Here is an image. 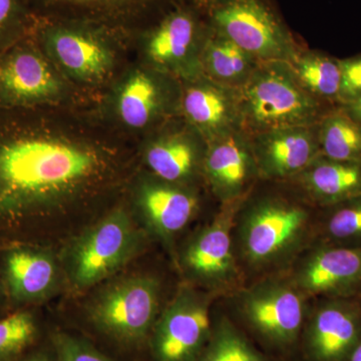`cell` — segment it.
<instances>
[{"label":"cell","mask_w":361,"mask_h":361,"mask_svg":"<svg viewBox=\"0 0 361 361\" xmlns=\"http://www.w3.org/2000/svg\"><path fill=\"white\" fill-rule=\"evenodd\" d=\"M243 200L219 204L212 219L196 230L180 248L177 259L184 283L223 299L245 286L233 238L235 218Z\"/></svg>","instance_id":"obj_5"},{"label":"cell","mask_w":361,"mask_h":361,"mask_svg":"<svg viewBox=\"0 0 361 361\" xmlns=\"http://www.w3.org/2000/svg\"><path fill=\"white\" fill-rule=\"evenodd\" d=\"M194 1L199 8L203 9V11H205L207 7L210 6L211 2H212L213 0H194Z\"/></svg>","instance_id":"obj_35"},{"label":"cell","mask_w":361,"mask_h":361,"mask_svg":"<svg viewBox=\"0 0 361 361\" xmlns=\"http://www.w3.org/2000/svg\"><path fill=\"white\" fill-rule=\"evenodd\" d=\"M239 96L242 127L249 135L315 126L336 106L311 96L286 61L259 63Z\"/></svg>","instance_id":"obj_3"},{"label":"cell","mask_w":361,"mask_h":361,"mask_svg":"<svg viewBox=\"0 0 361 361\" xmlns=\"http://www.w3.org/2000/svg\"><path fill=\"white\" fill-rule=\"evenodd\" d=\"M0 249V273L6 295L13 303H37L51 295L59 278L51 252L21 242Z\"/></svg>","instance_id":"obj_16"},{"label":"cell","mask_w":361,"mask_h":361,"mask_svg":"<svg viewBox=\"0 0 361 361\" xmlns=\"http://www.w3.org/2000/svg\"><path fill=\"white\" fill-rule=\"evenodd\" d=\"M260 180L251 137L245 130L208 142L203 182L219 204L245 198Z\"/></svg>","instance_id":"obj_13"},{"label":"cell","mask_w":361,"mask_h":361,"mask_svg":"<svg viewBox=\"0 0 361 361\" xmlns=\"http://www.w3.org/2000/svg\"><path fill=\"white\" fill-rule=\"evenodd\" d=\"M341 70L338 106L353 104L361 97V54L353 58L339 59Z\"/></svg>","instance_id":"obj_31"},{"label":"cell","mask_w":361,"mask_h":361,"mask_svg":"<svg viewBox=\"0 0 361 361\" xmlns=\"http://www.w3.org/2000/svg\"><path fill=\"white\" fill-rule=\"evenodd\" d=\"M23 361H49L47 358H44V356L35 355L32 356V357L25 358Z\"/></svg>","instance_id":"obj_37"},{"label":"cell","mask_w":361,"mask_h":361,"mask_svg":"<svg viewBox=\"0 0 361 361\" xmlns=\"http://www.w3.org/2000/svg\"><path fill=\"white\" fill-rule=\"evenodd\" d=\"M184 82L180 115L207 142L243 130L239 90L213 82L202 73Z\"/></svg>","instance_id":"obj_14"},{"label":"cell","mask_w":361,"mask_h":361,"mask_svg":"<svg viewBox=\"0 0 361 361\" xmlns=\"http://www.w3.org/2000/svg\"><path fill=\"white\" fill-rule=\"evenodd\" d=\"M289 185L316 208L334 205L361 195V161L319 156Z\"/></svg>","instance_id":"obj_21"},{"label":"cell","mask_w":361,"mask_h":361,"mask_svg":"<svg viewBox=\"0 0 361 361\" xmlns=\"http://www.w3.org/2000/svg\"><path fill=\"white\" fill-rule=\"evenodd\" d=\"M4 297H7L6 288H4V281H2L1 273H0V303L4 300Z\"/></svg>","instance_id":"obj_36"},{"label":"cell","mask_w":361,"mask_h":361,"mask_svg":"<svg viewBox=\"0 0 361 361\" xmlns=\"http://www.w3.org/2000/svg\"><path fill=\"white\" fill-rule=\"evenodd\" d=\"M224 300L252 334L278 350L300 343L312 301L285 273L246 284Z\"/></svg>","instance_id":"obj_4"},{"label":"cell","mask_w":361,"mask_h":361,"mask_svg":"<svg viewBox=\"0 0 361 361\" xmlns=\"http://www.w3.org/2000/svg\"><path fill=\"white\" fill-rule=\"evenodd\" d=\"M345 361H361V336Z\"/></svg>","instance_id":"obj_34"},{"label":"cell","mask_w":361,"mask_h":361,"mask_svg":"<svg viewBox=\"0 0 361 361\" xmlns=\"http://www.w3.org/2000/svg\"><path fill=\"white\" fill-rule=\"evenodd\" d=\"M289 65L311 96L330 106H338L341 82L339 59L303 47Z\"/></svg>","instance_id":"obj_24"},{"label":"cell","mask_w":361,"mask_h":361,"mask_svg":"<svg viewBox=\"0 0 361 361\" xmlns=\"http://www.w3.org/2000/svg\"><path fill=\"white\" fill-rule=\"evenodd\" d=\"M249 135L259 176L264 182H288L322 156L318 123Z\"/></svg>","instance_id":"obj_15"},{"label":"cell","mask_w":361,"mask_h":361,"mask_svg":"<svg viewBox=\"0 0 361 361\" xmlns=\"http://www.w3.org/2000/svg\"><path fill=\"white\" fill-rule=\"evenodd\" d=\"M361 336V299L311 301L301 336L310 361H345Z\"/></svg>","instance_id":"obj_12"},{"label":"cell","mask_w":361,"mask_h":361,"mask_svg":"<svg viewBox=\"0 0 361 361\" xmlns=\"http://www.w3.org/2000/svg\"><path fill=\"white\" fill-rule=\"evenodd\" d=\"M61 84L37 51L18 45L0 54V102L28 106L56 97Z\"/></svg>","instance_id":"obj_19"},{"label":"cell","mask_w":361,"mask_h":361,"mask_svg":"<svg viewBox=\"0 0 361 361\" xmlns=\"http://www.w3.org/2000/svg\"><path fill=\"white\" fill-rule=\"evenodd\" d=\"M37 1L42 8L77 9L94 13H126L135 7L148 6L154 0H26V4Z\"/></svg>","instance_id":"obj_29"},{"label":"cell","mask_w":361,"mask_h":361,"mask_svg":"<svg viewBox=\"0 0 361 361\" xmlns=\"http://www.w3.org/2000/svg\"><path fill=\"white\" fill-rule=\"evenodd\" d=\"M222 299L193 285H180L154 327L158 360H196L212 334L213 307Z\"/></svg>","instance_id":"obj_7"},{"label":"cell","mask_w":361,"mask_h":361,"mask_svg":"<svg viewBox=\"0 0 361 361\" xmlns=\"http://www.w3.org/2000/svg\"><path fill=\"white\" fill-rule=\"evenodd\" d=\"M285 274L310 300L361 299V249L312 245Z\"/></svg>","instance_id":"obj_11"},{"label":"cell","mask_w":361,"mask_h":361,"mask_svg":"<svg viewBox=\"0 0 361 361\" xmlns=\"http://www.w3.org/2000/svg\"><path fill=\"white\" fill-rule=\"evenodd\" d=\"M318 208L288 183L260 180L235 218V252L246 284L286 272L314 244Z\"/></svg>","instance_id":"obj_2"},{"label":"cell","mask_w":361,"mask_h":361,"mask_svg":"<svg viewBox=\"0 0 361 361\" xmlns=\"http://www.w3.org/2000/svg\"><path fill=\"white\" fill-rule=\"evenodd\" d=\"M161 281L152 274L125 278L106 287L90 305L92 322L125 341L145 338L161 311Z\"/></svg>","instance_id":"obj_9"},{"label":"cell","mask_w":361,"mask_h":361,"mask_svg":"<svg viewBox=\"0 0 361 361\" xmlns=\"http://www.w3.org/2000/svg\"><path fill=\"white\" fill-rule=\"evenodd\" d=\"M193 8L176 4L149 32L146 52L154 66L166 75L184 80L201 75L202 47L209 32Z\"/></svg>","instance_id":"obj_10"},{"label":"cell","mask_w":361,"mask_h":361,"mask_svg":"<svg viewBox=\"0 0 361 361\" xmlns=\"http://www.w3.org/2000/svg\"><path fill=\"white\" fill-rule=\"evenodd\" d=\"M92 149L32 130L0 133V231L25 227L96 177Z\"/></svg>","instance_id":"obj_1"},{"label":"cell","mask_w":361,"mask_h":361,"mask_svg":"<svg viewBox=\"0 0 361 361\" xmlns=\"http://www.w3.org/2000/svg\"><path fill=\"white\" fill-rule=\"evenodd\" d=\"M207 147L205 137L187 122L183 129L164 133L149 142L145 161L158 179L195 186L197 180H203Z\"/></svg>","instance_id":"obj_20"},{"label":"cell","mask_w":361,"mask_h":361,"mask_svg":"<svg viewBox=\"0 0 361 361\" xmlns=\"http://www.w3.org/2000/svg\"><path fill=\"white\" fill-rule=\"evenodd\" d=\"M27 8L26 0H0V49L23 32Z\"/></svg>","instance_id":"obj_30"},{"label":"cell","mask_w":361,"mask_h":361,"mask_svg":"<svg viewBox=\"0 0 361 361\" xmlns=\"http://www.w3.org/2000/svg\"><path fill=\"white\" fill-rule=\"evenodd\" d=\"M322 156L334 160L361 161V123L341 106L318 123Z\"/></svg>","instance_id":"obj_26"},{"label":"cell","mask_w":361,"mask_h":361,"mask_svg":"<svg viewBox=\"0 0 361 361\" xmlns=\"http://www.w3.org/2000/svg\"><path fill=\"white\" fill-rule=\"evenodd\" d=\"M259 63L260 61L250 54L210 25L202 47V75L225 87L240 90Z\"/></svg>","instance_id":"obj_22"},{"label":"cell","mask_w":361,"mask_h":361,"mask_svg":"<svg viewBox=\"0 0 361 361\" xmlns=\"http://www.w3.org/2000/svg\"><path fill=\"white\" fill-rule=\"evenodd\" d=\"M144 236L129 214L118 209L85 232L73 244L70 257L71 281L89 288L110 277L134 257Z\"/></svg>","instance_id":"obj_8"},{"label":"cell","mask_w":361,"mask_h":361,"mask_svg":"<svg viewBox=\"0 0 361 361\" xmlns=\"http://www.w3.org/2000/svg\"><path fill=\"white\" fill-rule=\"evenodd\" d=\"M342 108L348 111L349 115L353 116V118H355L356 121L361 123V97L360 99H356L355 102H353V104L342 106Z\"/></svg>","instance_id":"obj_33"},{"label":"cell","mask_w":361,"mask_h":361,"mask_svg":"<svg viewBox=\"0 0 361 361\" xmlns=\"http://www.w3.org/2000/svg\"><path fill=\"white\" fill-rule=\"evenodd\" d=\"M59 361H111L87 342L61 334L56 337Z\"/></svg>","instance_id":"obj_32"},{"label":"cell","mask_w":361,"mask_h":361,"mask_svg":"<svg viewBox=\"0 0 361 361\" xmlns=\"http://www.w3.org/2000/svg\"><path fill=\"white\" fill-rule=\"evenodd\" d=\"M45 47L71 77L82 80L103 78L113 66L106 40L87 26L54 25L42 32Z\"/></svg>","instance_id":"obj_18"},{"label":"cell","mask_w":361,"mask_h":361,"mask_svg":"<svg viewBox=\"0 0 361 361\" xmlns=\"http://www.w3.org/2000/svg\"><path fill=\"white\" fill-rule=\"evenodd\" d=\"M161 80L137 71L126 80L118 99V111L126 125L142 129L170 108L171 92Z\"/></svg>","instance_id":"obj_23"},{"label":"cell","mask_w":361,"mask_h":361,"mask_svg":"<svg viewBox=\"0 0 361 361\" xmlns=\"http://www.w3.org/2000/svg\"><path fill=\"white\" fill-rule=\"evenodd\" d=\"M313 245L361 249V195L318 209Z\"/></svg>","instance_id":"obj_25"},{"label":"cell","mask_w":361,"mask_h":361,"mask_svg":"<svg viewBox=\"0 0 361 361\" xmlns=\"http://www.w3.org/2000/svg\"><path fill=\"white\" fill-rule=\"evenodd\" d=\"M137 205L149 231L172 245L199 213L201 198L195 186L173 184L154 176L140 186Z\"/></svg>","instance_id":"obj_17"},{"label":"cell","mask_w":361,"mask_h":361,"mask_svg":"<svg viewBox=\"0 0 361 361\" xmlns=\"http://www.w3.org/2000/svg\"><path fill=\"white\" fill-rule=\"evenodd\" d=\"M205 13L214 30L260 63H291L303 49L270 0H213Z\"/></svg>","instance_id":"obj_6"},{"label":"cell","mask_w":361,"mask_h":361,"mask_svg":"<svg viewBox=\"0 0 361 361\" xmlns=\"http://www.w3.org/2000/svg\"><path fill=\"white\" fill-rule=\"evenodd\" d=\"M37 322L28 310H18L0 319V361H18L37 339Z\"/></svg>","instance_id":"obj_28"},{"label":"cell","mask_w":361,"mask_h":361,"mask_svg":"<svg viewBox=\"0 0 361 361\" xmlns=\"http://www.w3.org/2000/svg\"><path fill=\"white\" fill-rule=\"evenodd\" d=\"M195 361H267L227 313L214 320L212 334Z\"/></svg>","instance_id":"obj_27"}]
</instances>
